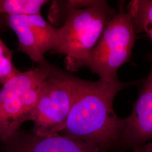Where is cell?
<instances>
[{
    "instance_id": "8",
    "label": "cell",
    "mask_w": 152,
    "mask_h": 152,
    "mask_svg": "<svg viewBox=\"0 0 152 152\" xmlns=\"http://www.w3.org/2000/svg\"><path fill=\"white\" fill-rule=\"evenodd\" d=\"M5 143L2 152H102L61 134L39 136L33 131L20 129Z\"/></svg>"
},
{
    "instance_id": "3",
    "label": "cell",
    "mask_w": 152,
    "mask_h": 152,
    "mask_svg": "<svg viewBox=\"0 0 152 152\" xmlns=\"http://www.w3.org/2000/svg\"><path fill=\"white\" fill-rule=\"evenodd\" d=\"M135 39L131 14L125 1H121L118 11L107 24L82 67H87L103 81L118 79V69L130 60Z\"/></svg>"
},
{
    "instance_id": "1",
    "label": "cell",
    "mask_w": 152,
    "mask_h": 152,
    "mask_svg": "<svg viewBox=\"0 0 152 152\" xmlns=\"http://www.w3.org/2000/svg\"><path fill=\"white\" fill-rule=\"evenodd\" d=\"M73 98L65 127L60 134L90 144L102 152L118 145L125 119L114 112L113 103L117 93L135 82L118 79L91 82L73 76Z\"/></svg>"
},
{
    "instance_id": "2",
    "label": "cell",
    "mask_w": 152,
    "mask_h": 152,
    "mask_svg": "<svg viewBox=\"0 0 152 152\" xmlns=\"http://www.w3.org/2000/svg\"><path fill=\"white\" fill-rule=\"evenodd\" d=\"M115 12L102 0L53 1L49 16L53 24L61 23L55 53L65 55V66L77 72L82 68Z\"/></svg>"
},
{
    "instance_id": "11",
    "label": "cell",
    "mask_w": 152,
    "mask_h": 152,
    "mask_svg": "<svg viewBox=\"0 0 152 152\" xmlns=\"http://www.w3.org/2000/svg\"><path fill=\"white\" fill-rule=\"evenodd\" d=\"M5 56H12V51L7 48L0 38V59Z\"/></svg>"
},
{
    "instance_id": "10",
    "label": "cell",
    "mask_w": 152,
    "mask_h": 152,
    "mask_svg": "<svg viewBox=\"0 0 152 152\" xmlns=\"http://www.w3.org/2000/svg\"><path fill=\"white\" fill-rule=\"evenodd\" d=\"M46 0H0V15L11 16L41 15Z\"/></svg>"
},
{
    "instance_id": "12",
    "label": "cell",
    "mask_w": 152,
    "mask_h": 152,
    "mask_svg": "<svg viewBox=\"0 0 152 152\" xmlns=\"http://www.w3.org/2000/svg\"><path fill=\"white\" fill-rule=\"evenodd\" d=\"M133 149L134 152H152V145L151 144H143L135 147Z\"/></svg>"
},
{
    "instance_id": "4",
    "label": "cell",
    "mask_w": 152,
    "mask_h": 152,
    "mask_svg": "<svg viewBox=\"0 0 152 152\" xmlns=\"http://www.w3.org/2000/svg\"><path fill=\"white\" fill-rule=\"evenodd\" d=\"M38 64L28 71H20L0 89V141L3 142L13 136L23 122L31 120L51 66L46 60Z\"/></svg>"
},
{
    "instance_id": "7",
    "label": "cell",
    "mask_w": 152,
    "mask_h": 152,
    "mask_svg": "<svg viewBox=\"0 0 152 152\" xmlns=\"http://www.w3.org/2000/svg\"><path fill=\"white\" fill-rule=\"evenodd\" d=\"M151 68L141 88L130 115L125 118L124 127L118 145L132 148L143 145L152 139V54Z\"/></svg>"
},
{
    "instance_id": "9",
    "label": "cell",
    "mask_w": 152,
    "mask_h": 152,
    "mask_svg": "<svg viewBox=\"0 0 152 152\" xmlns=\"http://www.w3.org/2000/svg\"><path fill=\"white\" fill-rule=\"evenodd\" d=\"M135 32L144 33L152 41V0H133L126 6Z\"/></svg>"
},
{
    "instance_id": "6",
    "label": "cell",
    "mask_w": 152,
    "mask_h": 152,
    "mask_svg": "<svg viewBox=\"0 0 152 152\" xmlns=\"http://www.w3.org/2000/svg\"><path fill=\"white\" fill-rule=\"evenodd\" d=\"M0 28L15 32L18 39V50L27 55L33 63L44 62L46 53L56 50L58 28L46 21L41 15H0Z\"/></svg>"
},
{
    "instance_id": "5",
    "label": "cell",
    "mask_w": 152,
    "mask_h": 152,
    "mask_svg": "<svg viewBox=\"0 0 152 152\" xmlns=\"http://www.w3.org/2000/svg\"><path fill=\"white\" fill-rule=\"evenodd\" d=\"M73 75L51 65L41 87L30 121L39 136L60 134L63 130L73 102Z\"/></svg>"
}]
</instances>
